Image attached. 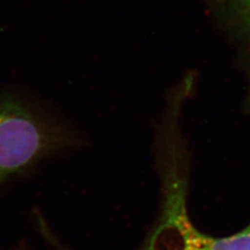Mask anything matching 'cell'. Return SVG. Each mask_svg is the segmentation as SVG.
<instances>
[{"mask_svg": "<svg viewBox=\"0 0 250 250\" xmlns=\"http://www.w3.org/2000/svg\"><path fill=\"white\" fill-rule=\"evenodd\" d=\"M80 143L71 126L44 108L16 96L0 97V188Z\"/></svg>", "mask_w": 250, "mask_h": 250, "instance_id": "cell-2", "label": "cell"}, {"mask_svg": "<svg viewBox=\"0 0 250 250\" xmlns=\"http://www.w3.org/2000/svg\"><path fill=\"white\" fill-rule=\"evenodd\" d=\"M153 148L160 206L137 250H250V224L230 235L215 236L193 222L188 208L192 154L183 125L167 120L157 125Z\"/></svg>", "mask_w": 250, "mask_h": 250, "instance_id": "cell-1", "label": "cell"}, {"mask_svg": "<svg viewBox=\"0 0 250 250\" xmlns=\"http://www.w3.org/2000/svg\"><path fill=\"white\" fill-rule=\"evenodd\" d=\"M245 1V8L247 10V13H248V16L250 18V0H244Z\"/></svg>", "mask_w": 250, "mask_h": 250, "instance_id": "cell-3", "label": "cell"}]
</instances>
